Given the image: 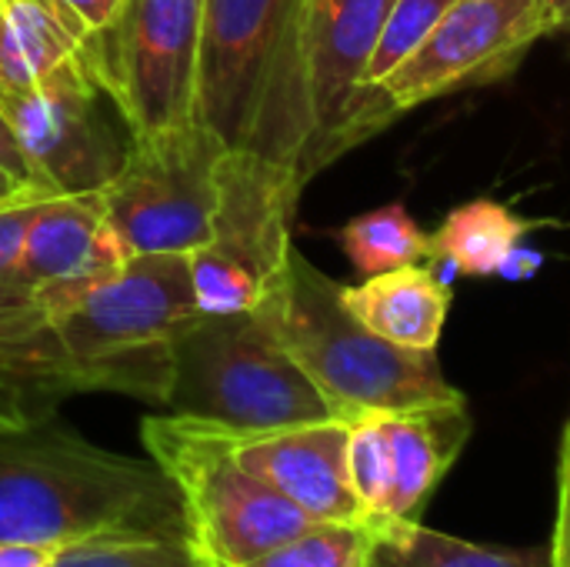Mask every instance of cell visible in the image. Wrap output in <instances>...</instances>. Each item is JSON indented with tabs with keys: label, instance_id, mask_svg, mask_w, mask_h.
Listing matches in <instances>:
<instances>
[{
	"label": "cell",
	"instance_id": "obj_18",
	"mask_svg": "<svg viewBox=\"0 0 570 567\" xmlns=\"http://www.w3.org/2000/svg\"><path fill=\"white\" fill-rule=\"evenodd\" d=\"M367 567H554V558L551 548H488L391 518L374 525Z\"/></svg>",
	"mask_w": 570,
	"mask_h": 567
},
{
	"label": "cell",
	"instance_id": "obj_6",
	"mask_svg": "<svg viewBox=\"0 0 570 567\" xmlns=\"http://www.w3.org/2000/svg\"><path fill=\"white\" fill-rule=\"evenodd\" d=\"M150 461L174 481L190 545L207 567H244L297 538L314 521L237 465L227 431L210 421L154 414L140 424Z\"/></svg>",
	"mask_w": 570,
	"mask_h": 567
},
{
	"label": "cell",
	"instance_id": "obj_1",
	"mask_svg": "<svg viewBox=\"0 0 570 567\" xmlns=\"http://www.w3.org/2000/svg\"><path fill=\"white\" fill-rule=\"evenodd\" d=\"M190 541L174 481L147 458H127L47 418L0 428V545Z\"/></svg>",
	"mask_w": 570,
	"mask_h": 567
},
{
	"label": "cell",
	"instance_id": "obj_8",
	"mask_svg": "<svg viewBox=\"0 0 570 567\" xmlns=\"http://www.w3.org/2000/svg\"><path fill=\"white\" fill-rule=\"evenodd\" d=\"M224 144L194 117L134 137L117 177L100 187L124 254H190L210 241Z\"/></svg>",
	"mask_w": 570,
	"mask_h": 567
},
{
	"label": "cell",
	"instance_id": "obj_19",
	"mask_svg": "<svg viewBox=\"0 0 570 567\" xmlns=\"http://www.w3.org/2000/svg\"><path fill=\"white\" fill-rule=\"evenodd\" d=\"M528 224L498 201H471L448 214L434 241V264L468 277H494L514 247H521Z\"/></svg>",
	"mask_w": 570,
	"mask_h": 567
},
{
	"label": "cell",
	"instance_id": "obj_27",
	"mask_svg": "<svg viewBox=\"0 0 570 567\" xmlns=\"http://www.w3.org/2000/svg\"><path fill=\"white\" fill-rule=\"evenodd\" d=\"M77 545H30V541H3L0 567H53L60 555Z\"/></svg>",
	"mask_w": 570,
	"mask_h": 567
},
{
	"label": "cell",
	"instance_id": "obj_3",
	"mask_svg": "<svg viewBox=\"0 0 570 567\" xmlns=\"http://www.w3.org/2000/svg\"><path fill=\"white\" fill-rule=\"evenodd\" d=\"M341 291L344 284L291 247L257 307L341 418L464 401L434 351H411L377 338L344 307Z\"/></svg>",
	"mask_w": 570,
	"mask_h": 567
},
{
	"label": "cell",
	"instance_id": "obj_11",
	"mask_svg": "<svg viewBox=\"0 0 570 567\" xmlns=\"http://www.w3.org/2000/svg\"><path fill=\"white\" fill-rule=\"evenodd\" d=\"M391 3L394 0H307L304 63L314 114L311 177L401 117L387 97L367 84V63Z\"/></svg>",
	"mask_w": 570,
	"mask_h": 567
},
{
	"label": "cell",
	"instance_id": "obj_15",
	"mask_svg": "<svg viewBox=\"0 0 570 567\" xmlns=\"http://www.w3.org/2000/svg\"><path fill=\"white\" fill-rule=\"evenodd\" d=\"M381 418L394 461L391 518L417 521V511L424 508V501L451 471V465L471 438L468 401L391 411Z\"/></svg>",
	"mask_w": 570,
	"mask_h": 567
},
{
	"label": "cell",
	"instance_id": "obj_12",
	"mask_svg": "<svg viewBox=\"0 0 570 567\" xmlns=\"http://www.w3.org/2000/svg\"><path fill=\"white\" fill-rule=\"evenodd\" d=\"M554 30L561 20L544 0H458L377 90L397 114H407L454 90L498 84Z\"/></svg>",
	"mask_w": 570,
	"mask_h": 567
},
{
	"label": "cell",
	"instance_id": "obj_4",
	"mask_svg": "<svg viewBox=\"0 0 570 567\" xmlns=\"http://www.w3.org/2000/svg\"><path fill=\"white\" fill-rule=\"evenodd\" d=\"M197 314L187 254H134L50 324L73 394L110 391L164 408L174 341Z\"/></svg>",
	"mask_w": 570,
	"mask_h": 567
},
{
	"label": "cell",
	"instance_id": "obj_28",
	"mask_svg": "<svg viewBox=\"0 0 570 567\" xmlns=\"http://www.w3.org/2000/svg\"><path fill=\"white\" fill-rule=\"evenodd\" d=\"M0 167H3L10 177H17L20 184H37L33 174H30V164H27V157H23V150H20V140H17V134H13V124L7 120L3 110H0Z\"/></svg>",
	"mask_w": 570,
	"mask_h": 567
},
{
	"label": "cell",
	"instance_id": "obj_24",
	"mask_svg": "<svg viewBox=\"0 0 570 567\" xmlns=\"http://www.w3.org/2000/svg\"><path fill=\"white\" fill-rule=\"evenodd\" d=\"M53 567H207L190 541L177 538H140V541H104L77 545L60 555Z\"/></svg>",
	"mask_w": 570,
	"mask_h": 567
},
{
	"label": "cell",
	"instance_id": "obj_17",
	"mask_svg": "<svg viewBox=\"0 0 570 567\" xmlns=\"http://www.w3.org/2000/svg\"><path fill=\"white\" fill-rule=\"evenodd\" d=\"M90 30L63 0H0V87H27L80 57Z\"/></svg>",
	"mask_w": 570,
	"mask_h": 567
},
{
	"label": "cell",
	"instance_id": "obj_9",
	"mask_svg": "<svg viewBox=\"0 0 570 567\" xmlns=\"http://www.w3.org/2000/svg\"><path fill=\"white\" fill-rule=\"evenodd\" d=\"M204 0H124L117 20L87 37L80 57L134 137L194 117Z\"/></svg>",
	"mask_w": 570,
	"mask_h": 567
},
{
	"label": "cell",
	"instance_id": "obj_30",
	"mask_svg": "<svg viewBox=\"0 0 570 567\" xmlns=\"http://www.w3.org/2000/svg\"><path fill=\"white\" fill-rule=\"evenodd\" d=\"M538 267H541V257H538V254H531L528 247H514L511 257L504 261L501 274H504V277H531Z\"/></svg>",
	"mask_w": 570,
	"mask_h": 567
},
{
	"label": "cell",
	"instance_id": "obj_32",
	"mask_svg": "<svg viewBox=\"0 0 570 567\" xmlns=\"http://www.w3.org/2000/svg\"><path fill=\"white\" fill-rule=\"evenodd\" d=\"M17 187H20V180H17V177H10V174H7V170L0 167V197H7V194H13Z\"/></svg>",
	"mask_w": 570,
	"mask_h": 567
},
{
	"label": "cell",
	"instance_id": "obj_13",
	"mask_svg": "<svg viewBox=\"0 0 570 567\" xmlns=\"http://www.w3.org/2000/svg\"><path fill=\"white\" fill-rule=\"evenodd\" d=\"M224 431L237 465L294 501L311 521H367L347 475L351 421L334 418L277 431Z\"/></svg>",
	"mask_w": 570,
	"mask_h": 567
},
{
	"label": "cell",
	"instance_id": "obj_26",
	"mask_svg": "<svg viewBox=\"0 0 570 567\" xmlns=\"http://www.w3.org/2000/svg\"><path fill=\"white\" fill-rule=\"evenodd\" d=\"M554 567H570V421L561 438V461H558V528L551 545Z\"/></svg>",
	"mask_w": 570,
	"mask_h": 567
},
{
	"label": "cell",
	"instance_id": "obj_21",
	"mask_svg": "<svg viewBox=\"0 0 570 567\" xmlns=\"http://www.w3.org/2000/svg\"><path fill=\"white\" fill-rule=\"evenodd\" d=\"M374 545L371 521H314L244 567H367Z\"/></svg>",
	"mask_w": 570,
	"mask_h": 567
},
{
	"label": "cell",
	"instance_id": "obj_2",
	"mask_svg": "<svg viewBox=\"0 0 570 567\" xmlns=\"http://www.w3.org/2000/svg\"><path fill=\"white\" fill-rule=\"evenodd\" d=\"M304 13L307 0H204L194 120L227 150L261 157L307 187L314 114Z\"/></svg>",
	"mask_w": 570,
	"mask_h": 567
},
{
	"label": "cell",
	"instance_id": "obj_10",
	"mask_svg": "<svg viewBox=\"0 0 570 567\" xmlns=\"http://www.w3.org/2000/svg\"><path fill=\"white\" fill-rule=\"evenodd\" d=\"M37 184L57 194L107 187L124 167L134 134L83 57H70L27 87H0Z\"/></svg>",
	"mask_w": 570,
	"mask_h": 567
},
{
	"label": "cell",
	"instance_id": "obj_20",
	"mask_svg": "<svg viewBox=\"0 0 570 567\" xmlns=\"http://www.w3.org/2000/svg\"><path fill=\"white\" fill-rule=\"evenodd\" d=\"M337 244L364 277L434 261L431 234L411 217L404 204H384L377 211L357 214L337 231Z\"/></svg>",
	"mask_w": 570,
	"mask_h": 567
},
{
	"label": "cell",
	"instance_id": "obj_22",
	"mask_svg": "<svg viewBox=\"0 0 570 567\" xmlns=\"http://www.w3.org/2000/svg\"><path fill=\"white\" fill-rule=\"evenodd\" d=\"M347 475L351 488L371 525L391 521V491H394V461L381 414H361L351 421L347 434Z\"/></svg>",
	"mask_w": 570,
	"mask_h": 567
},
{
	"label": "cell",
	"instance_id": "obj_7",
	"mask_svg": "<svg viewBox=\"0 0 570 567\" xmlns=\"http://www.w3.org/2000/svg\"><path fill=\"white\" fill-rule=\"evenodd\" d=\"M304 184L250 154L224 150L210 241L190 251V281L200 314L257 311L294 237L291 221Z\"/></svg>",
	"mask_w": 570,
	"mask_h": 567
},
{
	"label": "cell",
	"instance_id": "obj_16",
	"mask_svg": "<svg viewBox=\"0 0 570 567\" xmlns=\"http://www.w3.org/2000/svg\"><path fill=\"white\" fill-rule=\"evenodd\" d=\"M341 301L377 338L411 351H438L451 311V284L434 267L407 264L344 287Z\"/></svg>",
	"mask_w": 570,
	"mask_h": 567
},
{
	"label": "cell",
	"instance_id": "obj_5",
	"mask_svg": "<svg viewBox=\"0 0 570 567\" xmlns=\"http://www.w3.org/2000/svg\"><path fill=\"white\" fill-rule=\"evenodd\" d=\"M164 411L230 431H277L341 418L261 311L197 314L177 334Z\"/></svg>",
	"mask_w": 570,
	"mask_h": 567
},
{
	"label": "cell",
	"instance_id": "obj_23",
	"mask_svg": "<svg viewBox=\"0 0 570 567\" xmlns=\"http://www.w3.org/2000/svg\"><path fill=\"white\" fill-rule=\"evenodd\" d=\"M454 3L458 0H394L381 40L374 47V57L367 63V84L377 87L397 63H404Z\"/></svg>",
	"mask_w": 570,
	"mask_h": 567
},
{
	"label": "cell",
	"instance_id": "obj_14",
	"mask_svg": "<svg viewBox=\"0 0 570 567\" xmlns=\"http://www.w3.org/2000/svg\"><path fill=\"white\" fill-rule=\"evenodd\" d=\"M127 261L114 237L100 190L53 194L33 217L0 307L23 304L40 291H87Z\"/></svg>",
	"mask_w": 570,
	"mask_h": 567
},
{
	"label": "cell",
	"instance_id": "obj_29",
	"mask_svg": "<svg viewBox=\"0 0 570 567\" xmlns=\"http://www.w3.org/2000/svg\"><path fill=\"white\" fill-rule=\"evenodd\" d=\"M63 3L80 17V23H83L90 33L110 27V23L117 20L120 7H124V0H63Z\"/></svg>",
	"mask_w": 570,
	"mask_h": 567
},
{
	"label": "cell",
	"instance_id": "obj_31",
	"mask_svg": "<svg viewBox=\"0 0 570 567\" xmlns=\"http://www.w3.org/2000/svg\"><path fill=\"white\" fill-rule=\"evenodd\" d=\"M551 10H554V17L561 20V30H570V0H544Z\"/></svg>",
	"mask_w": 570,
	"mask_h": 567
},
{
	"label": "cell",
	"instance_id": "obj_25",
	"mask_svg": "<svg viewBox=\"0 0 570 567\" xmlns=\"http://www.w3.org/2000/svg\"><path fill=\"white\" fill-rule=\"evenodd\" d=\"M57 190L43 187V184H20L13 194L0 197V301L7 294L10 274L17 267L23 237L37 217V211L53 197Z\"/></svg>",
	"mask_w": 570,
	"mask_h": 567
}]
</instances>
